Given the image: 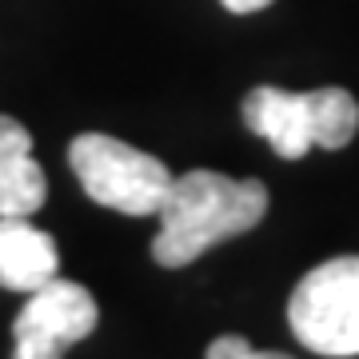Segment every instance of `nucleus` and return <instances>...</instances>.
<instances>
[{
    "label": "nucleus",
    "instance_id": "8",
    "mask_svg": "<svg viewBox=\"0 0 359 359\" xmlns=\"http://www.w3.org/2000/svg\"><path fill=\"white\" fill-rule=\"evenodd\" d=\"M204 359H292V355H283V351H256L240 335H219L216 344L204 351Z\"/></svg>",
    "mask_w": 359,
    "mask_h": 359
},
{
    "label": "nucleus",
    "instance_id": "6",
    "mask_svg": "<svg viewBox=\"0 0 359 359\" xmlns=\"http://www.w3.org/2000/svg\"><path fill=\"white\" fill-rule=\"evenodd\" d=\"M60 256L48 231L28 224V216H0V287L8 292H36L56 280Z\"/></svg>",
    "mask_w": 359,
    "mask_h": 359
},
{
    "label": "nucleus",
    "instance_id": "3",
    "mask_svg": "<svg viewBox=\"0 0 359 359\" xmlns=\"http://www.w3.org/2000/svg\"><path fill=\"white\" fill-rule=\"evenodd\" d=\"M68 164L88 200L124 216H156L172 188V172L164 168V160L104 132L76 136L68 148Z\"/></svg>",
    "mask_w": 359,
    "mask_h": 359
},
{
    "label": "nucleus",
    "instance_id": "7",
    "mask_svg": "<svg viewBox=\"0 0 359 359\" xmlns=\"http://www.w3.org/2000/svg\"><path fill=\"white\" fill-rule=\"evenodd\" d=\"M48 200V180L32 160V136L20 120L0 116V216H32Z\"/></svg>",
    "mask_w": 359,
    "mask_h": 359
},
{
    "label": "nucleus",
    "instance_id": "9",
    "mask_svg": "<svg viewBox=\"0 0 359 359\" xmlns=\"http://www.w3.org/2000/svg\"><path fill=\"white\" fill-rule=\"evenodd\" d=\"M228 13H240V16H248V13H259V8H268L271 0H219Z\"/></svg>",
    "mask_w": 359,
    "mask_h": 359
},
{
    "label": "nucleus",
    "instance_id": "5",
    "mask_svg": "<svg viewBox=\"0 0 359 359\" xmlns=\"http://www.w3.org/2000/svg\"><path fill=\"white\" fill-rule=\"evenodd\" d=\"M96 299L72 280H48L28 292V304L13 320V359H65V351L96 332Z\"/></svg>",
    "mask_w": 359,
    "mask_h": 359
},
{
    "label": "nucleus",
    "instance_id": "1",
    "mask_svg": "<svg viewBox=\"0 0 359 359\" xmlns=\"http://www.w3.org/2000/svg\"><path fill=\"white\" fill-rule=\"evenodd\" d=\"M268 212V188L259 180H231L208 168L172 176L152 256L160 268H188L208 248L252 231Z\"/></svg>",
    "mask_w": 359,
    "mask_h": 359
},
{
    "label": "nucleus",
    "instance_id": "2",
    "mask_svg": "<svg viewBox=\"0 0 359 359\" xmlns=\"http://www.w3.org/2000/svg\"><path fill=\"white\" fill-rule=\"evenodd\" d=\"M244 124L283 160H304L311 148H347L359 132V104L347 88L283 92L259 84L244 96Z\"/></svg>",
    "mask_w": 359,
    "mask_h": 359
},
{
    "label": "nucleus",
    "instance_id": "4",
    "mask_svg": "<svg viewBox=\"0 0 359 359\" xmlns=\"http://www.w3.org/2000/svg\"><path fill=\"white\" fill-rule=\"evenodd\" d=\"M287 323L316 355H359V256H335L311 268L287 299Z\"/></svg>",
    "mask_w": 359,
    "mask_h": 359
}]
</instances>
